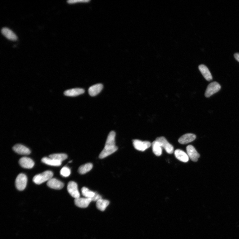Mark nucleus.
Here are the masks:
<instances>
[{
  "mask_svg": "<svg viewBox=\"0 0 239 239\" xmlns=\"http://www.w3.org/2000/svg\"><path fill=\"white\" fill-rule=\"evenodd\" d=\"M115 132L112 131L109 133L104 149L99 155L100 159H104L118 150V148L115 145Z\"/></svg>",
  "mask_w": 239,
  "mask_h": 239,
  "instance_id": "f257e3e1",
  "label": "nucleus"
},
{
  "mask_svg": "<svg viewBox=\"0 0 239 239\" xmlns=\"http://www.w3.org/2000/svg\"><path fill=\"white\" fill-rule=\"evenodd\" d=\"M53 174L50 171H46L41 174L35 175L33 178V181L37 184H40L48 181L53 176Z\"/></svg>",
  "mask_w": 239,
  "mask_h": 239,
  "instance_id": "f03ea898",
  "label": "nucleus"
},
{
  "mask_svg": "<svg viewBox=\"0 0 239 239\" xmlns=\"http://www.w3.org/2000/svg\"><path fill=\"white\" fill-rule=\"evenodd\" d=\"M27 178L25 174H20L17 176L16 180V186L17 189L20 191H23L26 186Z\"/></svg>",
  "mask_w": 239,
  "mask_h": 239,
  "instance_id": "7ed1b4c3",
  "label": "nucleus"
},
{
  "mask_svg": "<svg viewBox=\"0 0 239 239\" xmlns=\"http://www.w3.org/2000/svg\"><path fill=\"white\" fill-rule=\"evenodd\" d=\"M221 88L220 85L217 82H213L208 85L205 93V97H209L216 93Z\"/></svg>",
  "mask_w": 239,
  "mask_h": 239,
  "instance_id": "20e7f679",
  "label": "nucleus"
},
{
  "mask_svg": "<svg viewBox=\"0 0 239 239\" xmlns=\"http://www.w3.org/2000/svg\"><path fill=\"white\" fill-rule=\"evenodd\" d=\"M156 140L160 143L161 147L164 148L168 154H170L173 153L174 147L167 141L165 138L163 137L157 138Z\"/></svg>",
  "mask_w": 239,
  "mask_h": 239,
  "instance_id": "39448f33",
  "label": "nucleus"
},
{
  "mask_svg": "<svg viewBox=\"0 0 239 239\" xmlns=\"http://www.w3.org/2000/svg\"><path fill=\"white\" fill-rule=\"evenodd\" d=\"M67 190L69 193L75 199L80 197V194L78 190V185L74 182H70L68 185Z\"/></svg>",
  "mask_w": 239,
  "mask_h": 239,
  "instance_id": "423d86ee",
  "label": "nucleus"
},
{
  "mask_svg": "<svg viewBox=\"0 0 239 239\" xmlns=\"http://www.w3.org/2000/svg\"><path fill=\"white\" fill-rule=\"evenodd\" d=\"M133 145L135 149L141 151H144L151 146V143L147 141H142L138 140L133 141Z\"/></svg>",
  "mask_w": 239,
  "mask_h": 239,
  "instance_id": "0eeeda50",
  "label": "nucleus"
},
{
  "mask_svg": "<svg viewBox=\"0 0 239 239\" xmlns=\"http://www.w3.org/2000/svg\"><path fill=\"white\" fill-rule=\"evenodd\" d=\"M186 150L187 155L191 160L194 162L198 161L200 156L193 146L191 145L188 146L186 147Z\"/></svg>",
  "mask_w": 239,
  "mask_h": 239,
  "instance_id": "6e6552de",
  "label": "nucleus"
},
{
  "mask_svg": "<svg viewBox=\"0 0 239 239\" xmlns=\"http://www.w3.org/2000/svg\"><path fill=\"white\" fill-rule=\"evenodd\" d=\"M20 165L24 168L31 169L34 166V162L32 160L26 157L21 158L19 161Z\"/></svg>",
  "mask_w": 239,
  "mask_h": 239,
  "instance_id": "1a4fd4ad",
  "label": "nucleus"
},
{
  "mask_svg": "<svg viewBox=\"0 0 239 239\" xmlns=\"http://www.w3.org/2000/svg\"><path fill=\"white\" fill-rule=\"evenodd\" d=\"M47 185L52 189L60 190L64 187V184L62 182L55 178H52L47 181Z\"/></svg>",
  "mask_w": 239,
  "mask_h": 239,
  "instance_id": "9d476101",
  "label": "nucleus"
},
{
  "mask_svg": "<svg viewBox=\"0 0 239 239\" xmlns=\"http://www.w3.org/2000/svg\"><path fill=\"white\" fill-rule=\"evenodd\" d=\"M92 201L91 199L87 198L79 197L74 200L75 205L81 208H87Z\"/></svg>",
  "mask_w": 239,
  "mask_h": 239,
  "instance_id": "9b49d317",
  "label": "nucleus"
},
{
  "mask_svg": "<svg viewBox=\"0 0 239 239\" xmlns=\"http://www.w3.org/2000/svg\"><path fill=\"white\" fill-rule=\"evenodd\" d=\"M2 34L9 40L16 41L17 40L16 35L11 30L7 27H3L1 30Z\"/></svg>",
  "mask_w": 239,
  "mask_h": 239,
  "instance_id": "f8f14e48",
  "label": "nucleus"
},
{
  "mask_svg": "<svg viewBox=\"0 0 239 239\" xmlns=\"http://www.w3.org/2000/svg\"><path fill=\"white\" fill-rule=\"evenodd\" d=\"M13 151L17 153L22 155H29L31 151L29 149L25 146L21 144H17L13 147Z\"/></svg>",
  "mask_w": 239,
  "mask_h": 239,
  "instance_id": "ddd939ff",
  "label": "nucleus"
},
{
  "mask_svg": "<svg viewBox=\"0 0 239 239\" xmlns=\"http://www.w3.org/2000/svg\"><path fill=\"white\" fill-rule=\"evenodd\" d=\"M196 138V136L194 134L186 133L179 138L178 142L182 144H187L194 141Z\"/></svg>",
  "mask_w": 239,
  "mask_h": 239,
  "instance_id": "4468645a",
  "label": "nucleus"
},
{
  "mask_svg": "<svg viewBox=\"0 0 239 239\" xmlns=\"http://www.w3.org/2000/svg\"><path fill=\"white\" fill-rule=\"evenodd\" d=\"M84 92V90L80 88H75L67 90L64 92L66 96L74 97L82 94Z\"/></svg>",
  "mask_w": 239,
  "mask_h": 239,
  "instance_id": "2eb2a0df",
  "label": "nucleus"
},
{
  "mask_svg": "<svg viewBox=\"0 0 239 239\" xmlns=\"http://www.w3.org/2000/svg\"><path fill=\"white\" fill-rule=\"evenodd\" d=\"M199 69L205 79L208 81L212 79V74L206 66L204 65H200L199 66Z\"/></svg>",
  "mask_w": 239,
  "mask_h": 239,
  "instance_id": "dca6fc26",
  "label": "nucleus"
},
{
  "mask_svg": "<svg viewBox=\"0 0 239 239\" xmlns=\"http://www.w3.org/2000/svg\"><path fill=\"white\" fill-rule=\"evenodd\" d=\"M103 88V85L99 83L94 85L89 88V94L92 97L95 96L101 91Z\"/></svg>",
  "mask_w": 239,
  "mask_h": 239,
  "instance_id": "f3484780",
  "label": "nucleus"
},
{
  "mask_svg": "<svg viewBox=\"0 0 239 239\" xmlns=\"http://www.w3.org/2000/svg\"><path fill=\"white\" fill-rule=\"evenodd\" d=\"M174 154L176 158L182 162H186L189 160V157L187 154L180 150H175Z\"/></svg>",
  "mask_w": 239,
  "mask_h": 239,
  "instance_id": "a211bd4d",
  "label": "nucleus"
},
{
  "mask_svg": "<svg viewBox=\"0 0 239 239\" xmlns=\"http://www.w3.org/2000/svg\"><path fill=\"white\" fill-rule=\"evenodd\" d=\"M41 161L43 163L47 165L55 166H60L62 162L54 159L51 158L50 157H44L41 160Z\"/></svg>",
  "mask_w": 239,
  "mask_h": 239,
  "instance_id": "6ab92c4d",
  "label": "nucleus"
},
{
  "mask_svg": "<svg viewBox=\"0 0 239 239\" xmlns=\"http://www.w3.org/2000/svg\"><path fill=\"white\" fill-rule=\"evenodd\" d=\"M110 202L108 200L100 199L97 202V209L101 211H104L109 205Z\"/></svg>",
  "mask_w": 239,
  "mask_h": 239,
  "instance_id": "aec40b11",
  "label": "nucleus"
},
{
  "mask_svg": "<svg viewBox=\"0 0 239 239\" xmlns=\"http://www.w3.org/2000/svg\"><path fill=\"white\" fill-rule=\"evenodd\" d=\"M152 151L154 154L157 156H160L162 153V147L160 143L156 140L152 143Z\"/></svg>",
  "mask_w": 239,
  "mask_h": 239,
  "instance_id": "412c9836",
  "label": "nucleus"
},
{
  "mask_svg": "<svg viewBox=\"0 0 239 239\" xmlns=\"http://www.w3.org/2000/svg\"><path fill=\"white\" fill-rule=\"evenodd\" d=\"M93 165L91 163H88L81 166L78 169L79 173L81 174H85L92 170Z\"/></svg>",
  "mask_w": 239,
  "mask_h": 239,
  "instance_id": "4be33fe9",
  "label": "nucleus"
},
{
  "mask_svg": "<svg viewBox=\"0 0 239 239\" xmlns=\"http://www.w3.org/2000/svg\"><path fill=\"white\" fill-rule=\"evenodd\" d=\"M81 191L83 195L85 198H90L92 200L96 193V192H94L86 187H83L81 190Z\"/></svg>",
  "mask_w": 239,
  "mask_h": 239,
  "instance_id": "5701e85b",
  "label": "nucleus"
},
{
  "mask_svg": "<svg viewBox=\"0 0 239 239\" xmlns=\"http://www.w3.org/2000/svg\"><path fill=\"white\" fill-rule=\"evenodd\" d=\"M49 157L62 162L67 158L68 156L65 154H55L50 155Z\"/></svg>",
  "mask_w": 239,
  "mask_h": 239,
  "instance_id": "b1692460",
  "label": "nucleus"
},
{
  "mask_svg": "<svg viewBox=\"0 0 239 239\" xmlns=\"http://www.w3.org/2000/svg\"><path fill=\"white\" fill-rule=\"evenodd\" d=\"M71 174V171L68 167L65 166L60 171V174L64 177H68Z\"/></svg>",
  "mask_w": 239,
  "mask_h": 239,
  "instance_id": "393cba45",
  "label": "nucleus"
},
{
  "mask_svg": "<svg viewBox=\"0 0 239 239\" xmlns=\"http://www.w3.org/2000/svg\"><path fill=\"white\" fill-rule=\"evenodd\" d=\"M101 199H102L101 196L96 192L95 196L92 199V201L97 202L98 200Z\"/></svg>",
  "mask_w": 239,
  "mask_h": 239,
  "instance_id": "a878e982",
  "label": "nucleus"
},
{
  "mask_svg": "<svg viewBox=\"0 0 239 239\" xmlns=\"http://www.w3.org/2000/svg\"><path fill=\"white\" fill-rule=\"evenodd\" d=\"M236 59L239 62V53H236L234 55Z\"/></svg>",
  "mask_w": 239,
  "mask_h": 239,
  "instance_id": "bb28decb",
  "label": "nucleus"
}]
</instances>
